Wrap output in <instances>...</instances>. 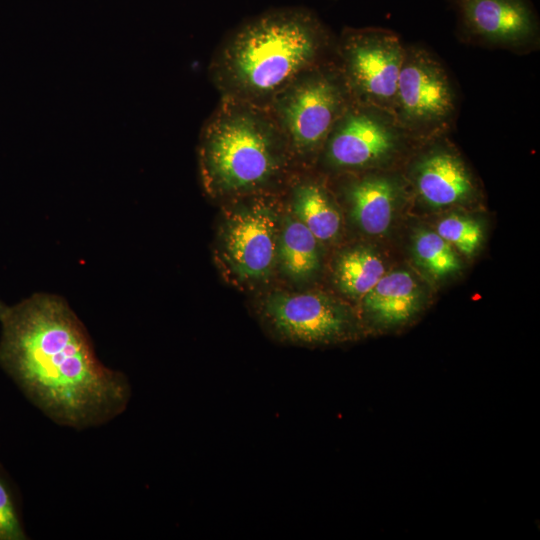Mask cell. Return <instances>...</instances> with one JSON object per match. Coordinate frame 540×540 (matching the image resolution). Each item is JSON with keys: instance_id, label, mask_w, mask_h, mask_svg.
I'll use <instances>...</instances> for the list:
<instances>
[{"instance_id": "cell-1", "label": "cell", "mask_w": 540, "mask_h": 540, "mask_svg": "<svg viewBox=\"0 0 540 540\" xmlns=\"http://www.w3.org/2000/svg\"><path fill=\"white\" fill-rule=\"evenodd\" d=\"M0 366L55 423L82 430L123 413L131 386L97 358L89 335L60 297L35 294L0 319Z\"/></svg>"}, {"instance_id": "cell-2", "label": "cell", "mask_w": 540, "mask_h": 540, "mask_svg": "<svg viewBox=\"0 0 540 540\" xmlns=\"http://www.w3.org/2000/svg\"><path fill=\"white\" fill-rule=\"evenodd\" d=\"M329 29L311 10L284 7L240 25L212 66L223 98L269 107L275 96L306 70L327 59Z\"/></svg>"}, {"instance_id": "cell-3", "label": "cell", "mask_w": 540, "mask_h": 540, "mask_svg": "<svg viewBox=\"0 0 540 540\" xmlns=\"http://www.w3.org/2000/svg\"><path fill=\"white\" fill-rule=\"evenodd\" d=\"M285 146L267 108L223 98L201 135L199 157L205 189L224 196L263 188L280 175Z\"/></svg>"}, {"instance_id": "cell-4", "label": "cell", "mask_w": 540, "mask_h": 540, "mask_svg": "<svg viewBox=\"0 0 540 540\" xmlns=\"http://www.w3.org/2000/svg\"><path fill=\"white\" fill-rule=\"evenodd\" d=\"M351 102L337 62L326 60L293 80L268 110L287 146L300 156H309L323 148Z\"/></svg>"}, {"instance_id": "cell-5", "label": "cell", "mask_w": 540, "mask_h": 540, "mask_svg": "<svg viewBox=\"0 0 540 540\" xmlns=\"http://www.w3.org/2000/svg\"><path fill=\"white\" fill-rule=\"evenodd\" d=\"M458 110L457 87L442 61L424 46H406L393 110L404 132L416 142L446 135Z\"/></svg>"}, {"instance_id": "cell-6", "label": "cell", "mask_w": 540, "mask_h": 540, "mask_svg": "<svg viewBox=\"0 0 540 540\" xmlns=\"http://www.w3.org/2000/svg\"><path fill=\"white\" fill-rule=\"evenodd\" d=\"M337 43L336 62L352 101L393 114L406 49L401 37L382 27H346Z\"/></svg>"}, {"instance_id": "cell-7", "label": "cell", "mask_w": 540, "mask_h": 540, "mask_svg": "<svg viewBox=\"0 0 540 540\" xmlns=\"http://www.w3.org/2000/svg\"><path fill=\"white\" fill-rule=\"evenodd\" d=\"M259 316L275 339L293 345L340 344L364 332L351 309L321 293L274 292L263 300Z\"/></svg>"}, {"instance_id": "cell-8", "label": "cell", "mask_w": 540, "mask_h": 540, "mask_svg": "<svg viewBox=\"0 0 540 540\" xmlns=\"http://www.w3.org/2000/svg\"><path fill=\"white\" fill-rule=\"evenodd\" d=\"M462 43L529 54L540 47V18L532 0H448Z\"/></svg>"}, {"instance_id": "cell-9", "label": "cell", "mask_w": 540, "mask_h": 540, "mask_svg": "<svg viewBox=\"0 0 540 540\" xmlns=\"http://www.w3.org/2000/svg\"><path fill=\"white\" fill-rule=\"evenodd\" d=\"M409 141L392 113L352 101L323 147L330 166L353 170L388 164Z\"/></svg>"}, {"instance_id": "cell-10", "label": "cell", "mask_w": 540, "mask_h": 540, "mask_svg": "<svg viewBox=\"0 0 540 540\" xmlns=\"http://www.w3.org/2000/svg\"><path fill=\"white\" fill-rule=\"evenodd\" d=\"M279 215L264 199L242 204L226 216L220 232V255L240 282L268 279L277 262Z\"/></svg>"}, {"instance_id": "cell-11", "label": "cell", "mask_w": 540, "mask_h": 540, "mask_svg": "<svg viewBox=\"0 0 540 540\" xmlns=\"http://www.w3.org/2000/svg\"><path fill=\"white\" fill-rule=\"evenodd\" d=\"M443 136L429 139L425 152L413 163L412 180L424 202L445 207L470 199L476 193L471 173Z\"/></svg>"}, {"instance_id": "cell-12", "label": "cell", "mask_w": 540, "mask_h": 540, "mask_svg": "<svg viewBox=\"0 0 540 540\" xmlns=\"http://www.w3.org/2000/svg\"><path fill=\"white\" fill-rule=\"evenodd\" d=\"M421 293L417 282L406 271L384 274L363 296L361 320L364 330H393L412 320L421 309Z\"/></svg>"}, {"instance_id": "cell-13", "label": "cell", "mask_w": 540, "mask_h": 540, "mask_svg": "<svg viewBox=\"0 0 540 540\" xmlns=\"http://www.w3.org/2000/svg\"><path fill=\"white\" fill-rule=\"evenodd\" d=\"M402 192V183L383 173L357 178L346 188L353 219L371 235L387 231Z\"/></svg>"}, {"instance_id": "cell-14", "label": "cell", "mask_w": 540, "mask_h": 540, "mask_svg": "<svg viewBox=\"0 0 540 540\" xmlns=\"http://www.w3.org/2000/svg\"><path fill=\"white\" fill-rule=\"evenodd\" d=\"M316 237L295 216H288L278 240L277 261L283 272L294 281L312 278L320 267Z\"/></svg>"}, {"instance_id": "cell-15", "label": "cell", "mask_w": 540, "mask_h": 540, "mask_svg": "<svg viewBox=\"0 0 540 540\" xmlns=\"http://www.w3.org/2000/svg\"><path fill=\"white\" fill-rule=\"evenodd\" d=\"M292 207L295 217L320 241L334 239L341 218L325 188L315 181H304L293 189Z\"/></svg>"}, {"instance_id": "cell-16", "label": "cell", "mask_w": 540, "mask_h": 540, "mask_svg": "<svg viewBox=\"0 0 540 540\" xmlns=\"http://www.w3.org/2000/svg\"><path fill=\"white\" fill-rule=\"evenodd\" d=\"M384 274L382 259L366 247L343 252L335 266V281L339 289L352 298L365 296Z\"/></svg>"}, {"instance_id": "cell-17", "label": "cell", "mask_w": 540, "mask_h": 540, "mask_svg": "<svg viewBox=\"0 0 540 540\" xmlns=\"http://www.w3.org/2000/svg\"><path fill=\"white\" fill-rule=\"evenodd\" d=\"M417 262L429 273L443 277L459 270L460 261L452 246L437 232L420 230L413 238Z\"/></svg>"}, {"instance_id": "cell-18", "label": "cell", "mask_w": 540, "mask_h": 540, "mask_svg": "<svg viewBox=\"0 0 540 540\" xmlns=\"http://www.w3.org/2000/svg\"><path fill=\"white\" fill-rule=\"evenodd\" d=\"M16 487L0 463V540H27Z\"/></svg>"}, {"instance_id": "cell-19", "label": "cell", "mask_w": 540, "mask_h": 540, "mask_svg": "<svg viewBox=\"0 0 540 540\" xmlns=\"http://www.w3.org/2000/svg\"><path fill=\"white\" fill-rule=\"evenodd\" d=\"M436 232L467 256L475 253L483 238L482 227L476 220L457 215L442 219Z\"/></svg>"}, {"instance_id": "cell-20", "label": "cell", "mask_w": 540, "mask_h": 540, "mask_svg": "<svg viewBox=\"0 0 540 540\" xmlns=\"http://www.w3.org/2000/svg\"><path fill=\"white\" fill-rule=\"evenodd\" d=\"M7 309H8V306H6L4 303L0 301V319L3 317Z\"/></svg>"}]
</instances>
